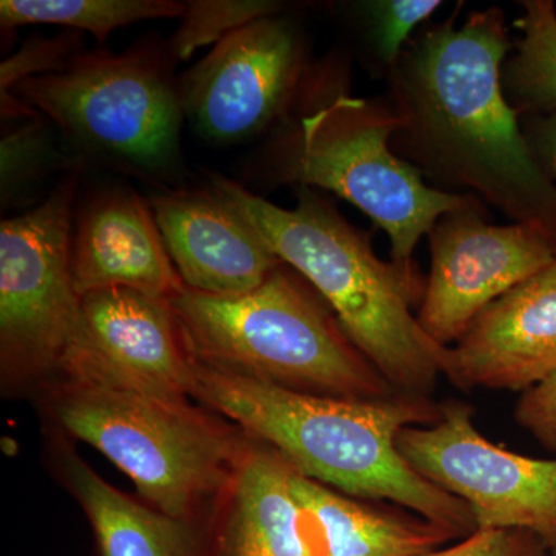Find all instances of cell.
I'll list each match as a JSON object with an SVG mask.
<instances>
[{"instance_id":"1","label":"cell","mask_w":556,"mask_h":556,"mask_svg":"<svg viewBox=\"0 0 556 556\" xmlns=\"http://www.w3.org/2000/svg\"><path fill=\"white\" fill-rule=\"evenodd\" d=\"M504 11L456 14L409 40L387 76L391 148L439 190H464L556 244V182L538 166L503 89Z\"/></svg>"},{"instance_id":"2","label":"cell","mask_w":556,"mask_h":556,"mask_svg":"<svg viewBox=\"0 0 556 556\" xmlns=\"http://www.w3.org/2000/svg\"><path fill=\"white\" fill-rule=\"evenodd\" d=\"M192 396L276 450L303 477L369 501H390L463 540L477 527L463 500L420 477L399 453L404 428L433 426L441 402L396 394L353 401L300 393L195 358Z\"/></svg>"},{"instance_id":"3","label":"cell","mask_w":556,"mask_h":556,"mask_svg":"<svg viewBox=\"0 0 556 556\" xmlns=\"http://www.w3.org/2000/svg\"><path fill=\"white\" fill-rule=\"evenodd\" d=\"M211 190L316 289L351 342L399 393L431 396L448 348L434 342L413 314V303L424 298L420 281L380 260L368 237L316 189L299 186L294 208L278 207L222 175H212Z\"/></svg>"},{"instance_id":"4","label":"cell","mask_w":556,"mask_h":556,"mask_svg":"<svg viewBox=\"0 0 556 556\" xmlns=\"http://www.w3.org/2000/svg\"><path fill=\"white\" fill-rule=\"evenodd\" d=\"M169 303L190 353L204 364L320 396L401 394L351 342L316 289L285 263L247 294L186 287Z\"/></svg>"},{"instance_id":"5","label":"cell","mask_w":556,"mask_h":556,"mask_svg":"<svg viewBox=\"0 0 556 556\" xmlns=\"http://www.w3.org/2000/svg\"><path fill=\"white\" fill-rule=\"evenodd\" d=\"M396 129L387 100L342 91L278 131L265 150V166L276 185L328 190L361 208L386 230L394 265L420 281L413 266L420 239L444 215L484 204L467 193L431 188L391 148Z\"/></svg>"},{"instance_id":"6","label":"cell","mask_w":556,"mask_h":556,"mask_svg":"<svg viewBox=\"0 0 556 556\" xmlns=\"http://www.w3.org/2000/svg\"><path fill=\"white\" fill-rule=\"evenodd\" d=\"M62 375V427L109 457L153 508L188 521L222 485L233 463L232 441L188 402L135 386L98 353L73 358Z\"/></svg>"},{"instance_id":"7","label":"cell","mask_w":556,"mask_h":556,"mask_svg":"<svg viewBox=\"0 0 556 556\" xmlns=\"http://www.w3.org/2000/svg\"><path fill=\"white\" fill-rule=\"evenodd\" d=\"M9 93L53 121L83 155L152 178L179 167L185 113L160 51L79 53Z\"/></svg>"},{"instance_id":"8","label":"cell","mask_w":556,"mask_h":556,"mask_svg":"<svg viewBox=\"0 0 556 556\" xmlns=\"http://www.w3.org/2000/svg\"><path fill=\"white\" fill-rule=\"evenodd\" d=\"M78 174L65 175L38 207L0 225V342L7 367L61 371L87 336L72 276Z\"/></svg>"},{"instance_id":"9","label":"cell","mask_w":556,"mask_h":556,"mask_svg":"<svg viewBox=\"0 0 556 556\" xmlns=\"http://www.w3.org/2000/svg\"><path fill=\"white\" fill-rule=\"evenodd\" d=\"M313 67L303 33L281 14L214 47L178 83L185 118L215 144H239L294 123Z\"/></svg>"},{"instance_id":"10","label":"cell","mask_w":556,"mask_h":556,"mask_svg":"<svg viewBox=\"0 0 556 556\" xmlns=\"http://www.w3.org/2000/svg\"><path fill=\"white\" fill-rule=\"evenodd\" d=\"M396 445L420 477L468 504L478 529L527 530L556 552V459L493 444L459 401L442 404L433 426L404 428Z\"/></svg>"},{"instance_id":"11","label":"cell","mask_w":556,"mask_h":556,"mask_svg":"<svg viewBox=\"0 0 556 556\" xmlns=\"http://www.w3.org/2000/svg\"><path fill=\"white\" fill-rule=\"evenodd\" d=\"M484 217V206L452 212L428 236L431 270L417 320L439 345H456L492 303L556 260L540 230Z\"/></svg>"},{"instance_id":"12","label":"cell","mask_w":556,"mask_h":556,"mask_svg":"<svg viewBox=\"0 0 556 556\" xmlns=\"http://www.w3.org/2000/svg\"><path fill=\"white\" fill-rule=\"evenodd\" d=\"M556 371V260L497 299L450 346L444 378L460 390L525 393Z\"/></svg>"},{"instance_id":"13","label":"cell","mask_w":556,"mask_h":556,"mask_svg":"<svg viewBox=\"0 0 556 556\" xmlns=\"http://www.w3.org/2000/svg\"><path fill=\"white\" fill-rule=\"evenodd\" d=\"M150 206L182 283L193 291L247 294L283 265L212 190H167Z\"/></svg>"},{"instance_id":"14","label":"cell","mask_w":556,"mask_h":556,"mask_svg":"<svg viewBox=\"0 0 556 556\" xmlns=\"http://www.w3.org/2000/svg\"><path fill=\"white\" fill-rule=\"evenodd\" d=\"M70 257L79 298L100 289L127 288L170 300L186 288L152 206L131 190H102L84 204Z\"/></svg>"},{"instance_id":"15","label":"cell","mask_w":556,"mask_h":556,"mask_svg":"<svg viewBox=\"0 0 556 556\" xmlns=\"http://www.w3.org/2000/svg\"><path fill=\"white\" fill-rule=\"evenodd\" d=\"M80 305L91 345L123 379L156 396L188 402L195 357L169 300L108 288L84 295Z\"/></svg>"},{"instance_id":"16","label":"cell","mask_w":556,"mask_h":556,"mask_svg":"<svg viewBox=\"0 0 556 556\" xmlns=\"http://www.w3.org/2000/svg\"><path fill=\"white\" fill-rule=\"evenodd\" d=\"M291 490L313 556H419L457 540L407 508L345 495L294 467Z\"/></svg>"},{"instance_id":"17","label":"cell","mask_w":556,"mask_h":556,"mask_svg":"<svg viewBox=\"0 0 556 556\" xmlns=\"http://www.w3.org/2000/svg\"><path fill=\"white\" fill-rule=\"evenodd\" d=\"M291 471V464L270 447L244 453L215 556H313Z\"/></svg>"},{"instance_id":"18","label":"cell","mask_w":556,"mask_h":556,"mask_svg":"<svg viewBox=\"0 0 556 556\" xmlns=\"http://www.w3.org/2000/svg\"><path fill=\"white\" fill-rule=\"evenodd\" d=\"M70 481L89 517L102 556H197L188 521L142 506L91 470L68 463Z\"/></svg>"},{"instance_id":"19","label":"cell","mask_w":556,"mask_h":556,"mask_svg":"<svg viewBox=\"0 0 556 556\" xmlns=\"http://www.w3.org/2000/svg\"><path fill=\"white\" fill-rule=\"evenodd\" d=\"M515 27L521 38L503 65V89L519 118L556 110V7L552 0H525Z\"/></svg>"},{"instance_id":"20","label":"cell","mask_w":556,"mask_h":556,"mask_svg":"<svg viewBox=\"0 0 556 556\" xmlns=\"http://www.w3.org/2000/svg\"><path fill=\"white\" fill-rule=\"evenodd\" d=\"M185 11L186 2L175 0H2L0 24L3 30L22 25H62L90 33L101 46L121 27L181 17Z\"/></svg>"},{"instance_id":"21","label":"cell","mask_w":556,"mask_h":556,"mask_svg":"<svg viewBox=\"0 0 556 556\" xmlns=\"http://www.w3.org/2000/svg\"><path fill=\"white\" fill-rule=\"evenodd\" d=\"M285 3L276 0H192L186 2L177 33L169 42L170 58L188 61L203 47L222 42L232 33L263 17L276 16Z\"/></svg>"},{"instance_id":"22","label":"cell","mask_w":556,"mask_h":556,"mask_svg":"<svg viewBox=\"0 0 556 556\" xmlns=\"http://www.w3.org/2000/svg\"><path fill=\"white\" fill-rule=\"evenodd\" d=\"M442 2L439 0H367L353 3L362 27L367 28V42L379 67L390 75L396 67L412 33L430 20Z\"/></svg>"},{"instance_id":"23","label":"cell","mask_w":556,"mask_h":556,"mask_svg":"<svg viewBox=\"0 0 556 556\" xmlns=\"http://www.w3.org/2000/svg\"><path fill=\"white\" fill-rule=\"evenodd\" d=\"M2 204L11 206L27 190L46 177L56 161L49 129L38 113L22 116L13 129H3L2 146Z\"/></svg>"},{"instance_id":"24","label":"cell","mask_w":556,"mask_h":556,"mask_svg":"<svg viewBox=\"0 0 556 556\" xmlns=\"http://www.w3.org/2000/svg\"><path fill=\"white\" fill-rule=\"evenodd\" d=\"M79 33L53 39H35L24 43L17 53L2 62L0 89L9 93L21 80L60 72L79 54Z\"/></svg>"},{"instance_id":"25","label":"cell","mask_w":556,"mask_h":556,"mask_svg":"<svg viewBox=\"0 0 556 556\" xmlns=\"http://www.w3.org/2000/svg\"><path fill=\"white\" fill-rule=\"evenodd\" d=\"M551 552L540 536L527 530L477 529L453 546L419 556H551Z\"/></svg>"},{"instance_id":"26","label":"cell","mask_w":556,"mask_h":556,"mask_svg":"<svg viewBox=\"0 0 556 556\" xmlns=\"http://www.w3.org/2000/svg\"><path fill=\"white\" fill-rule=\"evenodd\" d=\"M514 417L544 448L556 452V371L521 393Z\"/></svg>"},{"instance_id":"27","label":"cell","mask_w":556,"mask_h":556,"mask_svg":"<svg viewBox=\"0 0 556 556\" xmlns=\"http://www.w3.org/2000/svg\"><path fill=\"white\" fill-rule=\"evenodd\" d=\"M519 119L527 146L538 166L556 182V110Z\"/></svg>"},{"instance_id":"28","label":"cell","mask_w":556,"mask_h":556,"mask_svg":"<svg viewBox=\"0 0 556 556\" xmlns=\"http://www.w3.org/2000/svg\"><path fill=\"white\" fill-rule=\"evenodd\" d=\"M554 556H556V552H554Z\"/></svg>"}]
</instances>
